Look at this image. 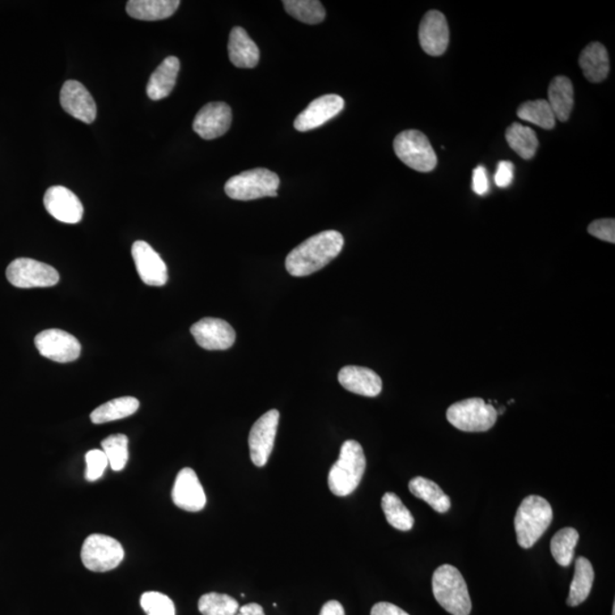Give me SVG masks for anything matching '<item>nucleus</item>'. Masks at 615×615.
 <instances>
[{
  "label": "nucleus",
  "instance_id": "obj_35",
  "mask_svg": "<svg viewBox=\"0 0 615 615\" xmlns=\"http://www.w3.org/2000/svg\"><path fill=\"white\" fill-rule=\"evenodd\" d=\"M128 438L125 435H113L101 441V448L114 472H120L128 463Z\"/></svg>",
  "mask_w": 615,
  "mask_h": 615
},
{
  "label": "nucleus",
  "instance_id": "obj_34",
  "mask_svg": "<svg viewBox=\"0 0 615 615\" xmlns=\"http://www.w3.org/2000/svg\"><path fill=\"white\" fill-rule=\"evenodd\" d=\"M239 610V602L226 593H206L198 601V611L203 615H236Z\"/></svg>",
  "mask_w": 615,
  "mask_h": 615
},
{
  "label": "nucleus",
  "instance_id": "obj_30",
  "mask_svg": "<svg viewBox=\"0 0 615 615\" xmlns=\"http://www.w3.org/2000/svg\"><path fill=\"white\" fill-rule=\"evenodd\" d=\"M382 510L389 524L400 532H409L414 527V517L401 499L393 492H387L382 498Z\"/></svg>",
  "mask_w": 615,
  "mask_h": 615
},
{
  "label": "nucleus",
  "instance_id": "obj_4",
  "mask_svg": "<svg viewBox=\"0 0 615 615\" xmlns=\"http://www.w3.org/2000/svg\"><path fill=\"white\" fill-rule=\"evenodd\" d=\"M553 521V508L540 496H529L517 508L514 525L517 544L529 549L540 540Z\"/></svg>",
  "mask_w": 615,
  "mask_h": 615
},
{
  "label": "nucleus",
  "instance_id": "obj_2",
  "mask_svg": "<svg viewBox=\"0 0 615 615\" xmlns=\"http://www.w3.org/2000/svg\"><path fill=\"white\" fill-rule=\"evenodd\" d=\"M366 470V457L357 441L347 440L342 444L340 457L329 474V487L338 497H346L357 489Z\"/></svg>",
  "mask_w": 615,
  "mask_h": 615
},
{
  "label": "nucleus",
  "instance_id": "obj_38",
  "mask_svg": "<svg viewBox=\"0 0 615 615\" xmlns=\"http://www.w3.org/2000/svg\"><path fill=\"white\" fill-rule=\"evenodd\" d=\"M589 234L602 241L614 243L615 242V220L600 219L593 222L588 227Z\"/></svg>",
  "mask_w": 615,
  "mask_h": 615
},
{
  "label": "nucleus",
  "instance_id": "obj_16",
  "mask_svg": "<svg viewBox=\"0 0 615 615\" xmlns=\"http://www.w3.org/2000/svg\"><path fill=\"white\" fill-rule=\"evenodd\" d=\"M48 214L58 222L78 224L83 219V206L79 198L65 186H53L44 197Z\"/></svg>",
  "mask_w": 615,
  "mask_h": 615
},
{
  "label": "nucleus",
  "instance_id": "obj_9",
  "mask_svg": "<svg viewBox=\"0 0 615 615\" xmlns=\"http://www.w3.org/2000/svg\"><path fill=\"white\" fill-rule=\"evenodd\" d=\"M8 282L19 288L50 287L59 282L54 267L29 258L15 259L7 267Z\"/></svg>",
  "mask_w": 615,
  "mask_h": 615
},
{
  "label": "nucleus",
  "instance_id": "obj_5",
  "mask_svg": "<svg viewBox=\"0 0 615 615\" xmlns=\"http://www.w3.org/2000/svg\"><path fill=\"white\" fill-rule=\"evenodd\" d=\"M279 185L281 180L277 173L266 168H257L232 177L224 185V192L237 201H252L266 197H277Z\"/></svg>",
  "mask_w": 615,
  "mask_h": 615
},
{
  "label": "nucleus",
  "instance_id": "obj_39",
  "mask_svg": "<svg viewBox=\"0 0 615 615\" xmlns=\"http://www.w3.org/2000/svg\"><path fill=\"white\" fill-rule=\"evenodd\" d=\"M513 177H514V164L510 161L499 163L495 175L496 185L498 188L506 189L512 184Z\"/></svg>",
  "mask_w": 615,
  "mask_h": 615
},
{
  "label": "nucleus",
  "instance_id": "obj_41",
  "mask_svg": "<svg viewBox=\"0 0 615 615\" xmlns=\"http://www.w3.org/2000/svg\"><path fill=\"white\" fill-rule=\"evenodd\" d=\"M371 615H409L406 611L399 608V606L388 603V602H380V603L373 606Z\"/></svg>",
  "mask_w": 615,
  "mask_h": 615
},
{
  "label": "nucleus",
  "instance_id": "obj_15",
  "mask_svg": "<svg viewBox=\"0 0 615 615\" xmlns=\"http://www.w3.org/2000/svg\"><path fill=\"white\" fill-rule=\"evenodd\" d=\"M345 109V100L341 96L329 94L318 97L307 109L296 117L294 128L300 133L318 128L332 120Z\"/></svg>",
  "mask_w": 615,
  "mask_h": 615
},
{
  "label": "nucleus",
  "instance_id": "obj_20",
  "mask_svg": "<svg viewBox=\"0 0 615 615\" xmlns=\"http://www.w3.org/2000/svg\"><path fill=\"white\" fill-rule=\"evenodd\" d=\"M338 382L347 391L359 396L374 398L382 391L381 377L366 367H343L338 373Z\"/></svg>",
  "mask_w": 615,
  "mask_h": 615
},
{
  "label": "nucleus",
  "instance_id": "obj_22",
  "mask_svg": "<svg viewBox=\"0 0 615 615\" xmlns=\"http://www.w3.org/2000/svg\"><path fill=\"white\" fill-rule=\"evenodd\" d=\"M180 62L175 57H169L153 72L147 83V95L153 101L165 99L171 94L180 74Z\"/></svg>",
  "mask_w": 615,
  "mask_h": 615
},
{
  "label": "nucleus",
  "instance_id": "obj_36",
  "mask_svg": "<svg viewBox=\"0 0 615 615\" xmlns=\"http://www.w3.org/2000/svg\"><path fill=\"white\" fill-rule=\"evenodd\" d=\"M141 606L147 615H176L175 604L159 592H146L141 597Z\"/></svg>",
  "mask_w": 615,
  "mask_h": 615
},
{
  "label": "nucleus",
  "instance_id": "obj_42",
  "mask_svg": "<svg viewBox=\"0 0 615 615\" xmlns=\"http://www.w3.org/2000/svg\"><path fill=\"white\" fill-rule=\"evenodd\" d=\"M320 615H346L340 602L329 601L322 606Z\"/></svg>",
  "mask_w": 615,
  "mask_h": 615
},
{
  "label": "nucleus",
  "instance_id": "obj_17",
  "mask_svg": "<svg viewBox=\"0 0 615 615\" xmlns=\"http://www.w3.org/2000/svg\"><path fill=\"white\" fill-rule=\"evenodd\" d=\"M172 500L177 507L188 512H199L206 507V492L194 470L185 468L177 474Z\"/></svg>",
  "mask_w": 615,
  "mask_h": 615
},
{
  "label": "nucleus",
  "instance_id": "obj_19",
  "mask_svg": "<svg viewBox=\"0 0 615 615\" xmlns=\"http://www.w3.org/2000/svg\"><path fill=\"white\" fill-rule=\"evenodd\" d=\"M63 110L84 123H92L97 116V106L88 89L82 83L69 80L63 84L61 95Z\"/></svg>",
  "mask_w": 615,
  "mask_h": 615
},
{
  "label": "nucleus",
  "instance_id": "obj_33",
  "mask_svg": "<svg viewBox=\"0 0 615 615\" xmlns=\"http://www.w3.org/2000/svg\"><path fill=\"white\" fill-rule=\"evenodd\" d=\"M283 5L288 14L303 23L318 24L326 18L325 8L317 0H284Z\"/></svg>",
  "mask_w": 615,
  "mask_h": 615
},
{
  "label": "nucleus",
  "instance_id": "obj_23",
  "mask_svg": "<svg viewBox=\"0 0 615 615\" xmlns=\"http://www.w3.org/2000/svg\"><path fill=\"white\" fill-rule=\"evenodd\" d=\"M579 65L589 82H604L610 72L609 54L605 46L597 41L589 44L581 52Z\"/></svg>",
  "mask_w": 615,
  "mask_h": 615
},
{
  "label": "nucleus",
  "instance_id": "obj_28",
  "mask_svg": "<svg viewBox=\"0 0 615 615\" xmlns=\"http://www.w3.org/2000/svg\"><path fill=\"white\" fill-rule=\"evenodd\" d=\"M139 409V401L134 397H121L97 407L91 414L92 422L104 424L131 417Z\"/></svg>",
  "mask_w": 615,
  "mask_h": 615
},
{
  "label": "nucleus",
  "instance_id": "obj_13",
  "mask_svg": "<svg viewBox=\"0 0 615 615\" xmlns=\"http://www.w3.org/2000/svg\"><path fill=\"white\" fill-rule=\"evenodd\" d=\"M232 109L223 101H215L205 106L194 119L193 129L199 137L211 141L222 137L231 128Z\"/></svg>",
  "mask_w": 615,
  "mask_h": 615
},
{
  "label": "nucleus",
  "instance_id": "obj_43",
  "mask_svg": "<svg viewBox=\"0 0 615 615\" xmlns=\"http://www.w3.org/2000/svg\"><path fill=\"white\" fill-rule=\"evenodd\" d=\"M236 615H265V612L261 605L250 603L242 606Z\"/></svg>",
  "mask_w": 615,
  "mask_h": 615
},
{
  "label": "nucleus",
  "instance_id": "obj_44",
  "mask_svg": "<svg viewBox=\"0 0 615 615\" xmlns=\"http://www.w3.org/2000/svg\"><path fill=\"white\" fill-rule=\"evenodd\" d=\"M612 615H615V605H613Z\"/></svg>",
  "mask_w": 615,
  "mask_h": 615
},
{
  "label": "nucleus",
  "instance_id": "obj_37",
  "mask_svg": "<svg viewBox=\"0 0 615 615\" xmlns=\"http://www.w3.org/2000/svg\"><path fill=\"white\" fill-rule=\"evenodd\" d=\"M86 479L91 482L100 480L109 466L108 457L100 449H92L86 453Z\"/></svg>",
  "mask_w": 615,
  "mask_h": 615
},
{
  "label": "nucleus",
  "instance_id": "obj_1",
  "mask_svg": "<svg viewBox=\"0 0 615 615\" xmlns=\"http://www.w3.org/2000/svg\"><path fill=\"white\" fill-rule=\"evenodd\" d=\"M345 239L341 233L325 231L305 240L292 250L286 258L288 274L304 277L324 268L341 253Z\"/></svg>",
  "mask_w": 615,
  "mask_h": 615
},
{
  "label": "nucleus",
  "instance_id": "obj_14",
  "mask_svg": "<svg viewBox=\"0 0 615 615\" xmlns=\"http://www.w3.org/2000/svg\"><path fill=\"white\" fill-rule=\"evenodd\" d=\"M139 277L150 286H163L168 282V268L163 258L146 242L136 241L131 248Z\"/></svg>",
  "mask_w": 615,
  "mask_h": 615
},
{
  "label": "nucleus",
  "instance_id": "obj_25",
  "mask_svg": "<svg viewBox=\"0 0 615 615\" xmlns=\"http://www.w3.org/2000/svg\"><path fill=\"white\" fill-rule=\"evenodd\" d=\"M549 104L558 120L566 122L575 105L574 84L567 76L559 75L551 80L549 88Z\"/></svg>",
  "mask_w": 615,
  "mask_h": 615
},
{
  "label": "nucleus",
  "instance_id": "obj_18",
  "mask_svg": "<svg viewBox=\"0 0 615 615\" xmlns=\"http://www.w3.org/2000/svg\"><path fill=\"white\" fill-rule=\"evenodd\" d=\"M418 40L424 52L440 57L449 45V27L443 13L427 12L419 24Z\"/></svg>",
  "mask_w": 615,
  "mask_h": 615
},
{
  "label": "nucleus",
  "instance_id": "obj_21",
  "mask_svg": "<svg viewBox=\"0 0 615 615\" xmlns=\"http://www.w3.org/2000/svg\"><path fill=\"white\" fill-rule=\"evenodd\" d=\"M228 55L233 65L240 69H253L260 58L256 42L241 27L233 29L229 35Z\"/></svg>",
  "mask_w": 615,
  "mask_h": 615
},
{
  "label": "nucleus",
  "instance_id": "obj_24",
  "mask_svg": "<svg viewBox=\"0 0 615 615\" xmlns=\"http://www.w3.org/2000/svg\"><path fill=\"white\" fill-rule=\"evenodd\" d=\"M180 5V0H130L126 10L136 20L159 21L171 18Z\"/></svg>",
  "mask_w": 615,
  "mask_h": 615
},
{
  "label": "nucleus",
  "instance_id": "obj_40",
  "mask_svg": "<svg viewBox=\"0 0 615 615\" xmlns=\"http://www.w3.org/2000/svg\"><path fill=\"white\" fill-rule=\"evenodd\" d=\"M489 190V180H488L487 171L482 165L473 171V192L478 195H486Z\"/></svg>",
  "mask_w": 615,
  "mask_h": 615
},
{
  "label": "nucleus",
  "instance_id": "obj_29",
  "mask_svg": "<svg viewBox=\"0 0 615 615\" xmlns=\"http://www.w3.org/2000/svg\"><path fill=\"white\" fill-rule=\"evenodd\" d=\"M506 141L513 151L522 159L530 160L536 155L540 142L536 133L529 127L514 122L506 130Z\"/></svg>",
  "mask_w": 615,
  "mask_h": 615
},
{
  "label": "nucleus",
  "instance_id": "obj_8",
  "mask_svg": "<svg viewBox=\"0 0 615 615\" xmlns=\"http://www.w3.org/2000/svg\"><path fill=\"white\" fill-rule=\"evenodd\" d=\"M125 558V549L117 540L105 534H91L82 549L84 567L92 572L114 570Z\"/></svg>",
  "mask_w": 615,
  "mask_h": 615
},
{
  "label": "nucleus",
  "instance_id": "obj_27",
  "mask_svg": "<svg viewBox=\"0 0 615 615\" xmlns=\"http://www.w3.org/2000/svg\"><path fill=\"white\" fill-rule=\"evenodd\" d=\"M409 488L415 497L424 500L435 512L445 513L451 510V498L435 482L426 478L417 477L410 480Z\"/></svg>",
  "mask_w": 615,
  "mask_h": 615
},
{
  "label": "nucleus",
  "instance_id": "obj_32",
  "mask_svg": "<svg viewBox=\"0 0 615 615\" xmlns=\"http://www.w3.org/2000/svg\"><path fill=\"white\" fill-rule=\"evenodd\" d=\"M579 533L574 528H563L550 541V551L555 561L561 567H568L574 561L575 549L578 544Z\"/></svg>",
  "mask_w": 615,
  "mask_h": 615
},
{
  "label": "nucleus",
  "instance_id": "obj_31",
  "mask_svg": "<svg viewBox=\"0 0 615 615\" xmlns=\"http://www.w3.org/2000/svg\"><path fill=\"white\" fill-rule=\"evenodd\" d=\"M517 117L542 129H553L557 123L553 110L546 100L525 101L517 109Z\"/></svg>",
  "mask_w": 615,
  "mask_h": 615
},
{
  "label": "nucleus",
  "instance_id": "obj_6",
  "mask_svg": "<svg viewBox=\"0 0 615 615\" xmlns=\"http://www.w3.org/2000/svg\"><path fill=\"white\" fill-rule=\"evenodd\" d=\"M498 411L481 398H470L449 407L447 419L464 432H486L497 421Z\"/></svg>",
  "mask_w": 615,
  "mask_h": 615
},
{
  "label": "nucleus",
  "instance_id": "obj_7",
  "mask_svg": "<svg viewBox=\"0 0 615 615\" xmlns=\"http://www.w3.org/2000/svg\"><path fill=\"white\" fill-rule=\"evenodd\" d=\"M393 147L399 160L414 171L430 172L438 164L435 148L421 131H402L394 139Z\"/></svg>",
  "mask_w": 615,
  "mask_h": 615
},
{
  "label": "nucleus",
  "instance_id": "obj_10",
  "mask_svg": "<svg viewBox=\"0 0 615 615\" xmlns=\"http://www.w3.org/2000/svg\"><path fill=\"white\" fill-rule=\"evenodd\" d=\"M278 423L279 411L271 409L253 424L249 435L250 457L258 468L265 466L273 452Z\"/></svg>",
  "mask_w": 615,
  "mask_h": 615
},
{
  "label": "nucleus",
  "instance_id": "obj_11",
  "mask_svg": "<svg viewBox=\"0 0 615 615\" xmlns=\"http://www.w3.org/2000/svg\"><path fill=\"white\" fill-rule=\"evenodd\" d=\"M35 345L45 358L62 364L75 362L82 352V346L74 335L58 329L42 330L37 335Z\"/></svg>",
  "mask_w": 615,
  "mask_h": 615
},
{
  "label": "nucleus",
  "instance_id": "obj_26",
  "mask_svg": "<svg viewBox=\"0 0 615 615\" xmlns=\"http://www.w3.org/2000/svg\"><path fill=\"white\" fill-rule=\"evenodd\" d=\"M593 579H595V572H593L592 563L584 558H576L575 576L567 604L572 608L583 604L592 592Z\"/></svg>",
  "mask_w": 615,
  "mask_h": 615
},
{
  "label": "nucleus",
  "instance_id": "obj_3",
  "mask_svg": "<svg viewBox=\"0 0 615 615\" xmlns=\"http://www.w3.org/2000/svg\"><path fill=\"white\" fill-rule=\"evenodd\" d=\"M432 591L436 602L452 615H470L472 602L463 575L451 564H444L432 576Z\"/></svg>",
  "mask_w": 615,
  "mask_h": 615
},
{
  "label": "nucleus",
  "instance_id": "obj_12",
  "mask_svg": "<svg viewBox=\"0 0 615 615\" xmlns=\"http://www.w3.org/2000/svg\"><path fill=\"white\" fill-rule=\"evenodd\" d=\"M195 341L209 351L227 350L234 346L236 333L226 321L206 317L195 322L190 329Z\"/></svg>",
  "mask_w": 615,
  "mask_h": 615
}]
</instances>
